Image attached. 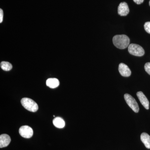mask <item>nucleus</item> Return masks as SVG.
I'll return each instance as SVG.
<instances>
[{
  "instance_id": "nucleus-15",
  "label": "nucleus",
  "mask_w": 150,
  "mask_h": 150,
  "mask_svg": "<svg viewBox=\"0 0 150 150\" xmlns=\"http://www.w3.org/2000/svg\"><path fill=\"white\" fill-rule=\"evenodd\" d=\"M145 71L150 75V63H147L145 64L144 66Z\"/></svg>"
},
{
  "instance_id": "nucleus-6",
  "label": "nucleus",
  "mask_w": 150,
  "mask_h": 150,
  "mask_svg": "<svg viewBox=\"0 0 150 150\" xmlns=\"http://www.w3.org/2000/svg\"><path fill=\"white\" fill-rule=\"evenodd\" d=\"M118 13L121 16H126L129 14V9L127 3L121 2L118 7Z\"/></svg>"
},
{
  "instance_id": "nucleus-2",
  "label": "nucleus",
  "mask_w": 150,
  "mask_h": 150,
  "mask_svg": "<svg viewBox=\"0 0 150 150\" xmlns=\"http://www.w3.org/2000/svg\"><path fill=\"white\" fill-rule=\"evenodd\" d=\"M22 105L26 110L32 112H35L38 109V106L36 103L32 99L28 98H24L21 100Z\"/></svg>"
},
{
  "instance_id": "nucleus-11",
  "label": "nucleus",
  "mask_w": 150,
  "mask_h": 150,
  "mask_svg": "<svg viewBox=\"0 0 150 150\" xmlns=\"http://www.w3.org/2000/svg\"><path fill=\"white\" fill-rule=\"evenodd\" d=\"M46 84L50 88H54L59 86V80L56 78H51L46 81Z\"/></svg>"
},
{
  "instance_id": "nucleus-14",
  "label": "nucleus",
  "mask_w": 150,
  "mask_h": 150,
  "mask_svg": "<svg viewBox=\"0 0 150 150\" xmlns=\"http://www.w3.org/2000/svg\"><path fill=\"white\" fill-rule=\"evenodd\" d=\"M144 27L145 30L148 33L150 34V22H146L144 25Z\"/></svg>"
},
{
  "instance_id": "nucleus-3",
  "label": "nucleus",
  "mask_w": 150,
  "mask_h": 150,
  "mask_svg": "<svg viewBox=\"0 0 150 150\" xmlns=\"http://www.w3.org/2000/svg\"><path fill=\"white\" fill-rule=\"evenodd\" d=\"M128 51L131 55L135 56H142L145 54L144 50L142 46L133 43L128 46Z\"/></svg>"
},
{
  "instance_id": "nucleus-9",
  "label": "nucleus",
  "mask_w": 150,
  "mask_h": 150,
  "mask_svg": "<svg viewBox=\"0 0 150 150\" xmlns=\"http://www.w3.org/2000/svg\"><path fill=\"white\" fill-rule=\"evenodd\" d=\"M11 142L9 136L6 134H3L0 136V148H2L7 146Z\"/></svg>"
},
{
  "instance_id": "nucleus-16",
  "label": "nucleus",
  "mask_w": 150,
  "mask_h": 150,
  "mask_svg": "<svg viewBox=\"0 0 150 150\" xmlns=\"http://www.w3.org/2000/svg\"><path fill=\"white\" fill-rule=\"evenodd\" d=\"M3 17H4V13L2 9H0V23H1L3 20Z\"/></svg>"
},
{
  "instance_id": "nucleus-1",
  "label": "nucleus",
  "mask_w": 150,
  "mask_h": 150,
  "mask_svg": "<svg viewBox=\"0 0 150 150\" xmlns=\"http://www.w3.org/2000/svg\"><path fill=\"white\" fill-rule=\"evenodd\" d=\"M113 44L119 49H125L129 46L130 39L125 35H116L112 38Z\"/></svg>"
},
{
  "instance_id": "nucleus-4",
  "label": "nucleus",
  "mask_w": 150,
  "mask_h": 150,
  "mask_svg": "<svg viewBox=\"0 0 150 150\" xmlns=\"http://www.w3.org/2000/svg\"><path fill=\"white\" fill-rule=\"evenodd\" d=\"M124 98L127 104L131 108L134 112H138L139 110V105L136 101L131 95L128 93L124 95Z\"/></svg>"
},
{
  "instance_id": "nucleus-7",
  "label": "nucleus",
  "mask_w": 150,
  "mask_h": 150,
  "mask_svg": "<svg viewBox=\"0 0 150 150\" xmlns=\"http://www.w3.org/2000/svg\"><path fill=\"white\" fill-rule=\"evenodd\" d=\"M118 70L121 76L124 77H129L131 76V72L127 65L121 63L118 67Z\"/></svg>"
},
{
  "instance_id": "nucleus-10",
  "label": "nucleus",
  "mask_w": 150,
  "mask_h": 150,
  "mask_svg": "<svg viewBox=\"0 0 150 150\" xmlns=\"http://www.w3.org/2000/svg\"><path fill=\"white\" fill-rule=\"evenodd\" d=\"M141 140L148 149H150V136L146 133H143L141 135Z\"/></svg>"
},
{
  "instance_id": "nucleus-12",
  "label": "nucleus",
  "mask_w": 150,
  "mask_h": 150,
  "mask_svg": "<svg viewBox=\"0 0 150 150\" xmlns=\"http://www.w3.org/2000/svg\"><path fill=\"white\" fill-rule=\"evenodd\" d=\"M53 123L55 127L59 129H62L65 126L64 121L61 117H56L53 120Z\"/></svg>"
},
{
  "instance_id": "nucleus-17",
  "label": "nucleus",
  "mask_w": 150,
  "mask_h": 150,
  "mask_svg": "<svg viewBox=\"0 0 150 150\" xmlns=\"http://www.w3.org/2000/svg\"><path fill=\"white\" fill-rule=\"evenodd\" d=\"M137 4H140L144 2V0H133Z\"/></svg>"
},
{
  "instance_id": "nucleus-5",
  "label": "nucleus",
  "mask_w": 150,
  "mask_h": 150,
  "mask_svg": "<svg viewBox=\"0 0 150 150\" xmlns=\"http://www.w3.org/2000/svg\"><path fill=\"white\" fill-rule=\"evenodd\" d=\"M19 132L22 137L26 139H29L33 135V130L29 126H21L19 130Z\"/></svg>"
},
{
  "instance_id": "nucleus-8",
  "label": "nucleus",
  "mask_w": 150,
  "mask_h": 150,
  "mask_svg": "<svg viewBox=\"0 0 150 150\" xmlns=\"http://www.w3.org/2000/svg\"><path fill=\"white\" fill-rule=\"evenodd\" d=\"M137 96L140 102L146 109H149V102L146 97L142 91H139L137 93Z\"/></svg>"
},
{
  "instance_id": "nucleus-18",
  "label": "nucleus",
  "mask_w": 150,
  "mask_h": 150,
  "mask_svg": "<svg viewBox=\"0 0 150 150\" xmlns=\"http://www.w3.org/2000/svg\"><path fill=\"white\" fill-rule=\"evenodd\" d=\"M149 5L150 6V1H149Z\"/></svg>"
},
{
  "instance_id": "nucleus-13",
  "label": "nucleus",
  "mask_w": 150,
  "mask_h": 150,
  "mask_svg": "<svg viewBox=\"0 0 150 150\" xmlns=\"http://www.w3.org/2000/svg\"><path fill=\"white\" fill-rule=\"evenodd\" d=\"M1 68L4 71H10L12 69V65L8 62H2L1 63Z\"/></svg>"
}]
</instances>
